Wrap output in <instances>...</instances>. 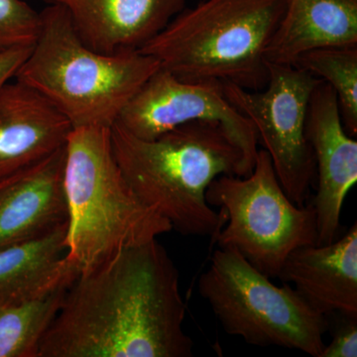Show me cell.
I'll list each match as a JSON object with an SVG mask.
<instances>
[{
  "mask_svg": "<svg viewBox=\"0 0 357 357\" xmlns=\"http://www.w3.org/2000/svg\"><path fill=\"white\" fill-rule=\"evenodd\" d=\"M180 277L157 238L79 274L38 357H191Z\"/></svg>",
  "mask_w": 357,
  "mask_h": 357,
  "instance_id": "1",
  "label": "cell"
},
{
  "mask_svg": "<svg viewBox=\"0 0 357 357\" xmlns=\"http://www.w3.org/2000/svg\"><path fill=\"white\" fill-rule=\"evenodd\" d=\"M110 138L131 189L183 236H215L225 218L206 201L208 185L220 176L244 177L253 169L215 122H190L154 139H141L114 123Z\"/></svg>",
  "mask_w": 357,
  "mask_h": 357,
  "instance_id": "2",
  "label": "cell"
},
{
  "mask_svg": "<svg viewBox=\"0 0 357 357\" xmlns=\"http://www.w3.org/2000/svg\"><path fill=\"white\" fill-rule=\"evenodd\" d=\"M160 69L139 50L107 54L88 46L60 6L40 13L38 35L14 79L35 89L73 128H112L129 100Z\"/></svg>",
  "mask_w": 357,
  "mask_h": 357,
  "instance_id": "3",
  "label": "cell"
},
{
  "mask_svg": "<svg viewBox=\"0 0 357 357\" xmlns=\"http://www.w3.org/2000/svg\"><path fill=\"white\" fill-rule=\"evenodd\" d=\"M110 129L73 128L65 145L67 258L79 274L173 229L131 189L112 151Z\"/></svg>",
  "mask_w": 357,
  "mask_h": 357,
  "instance_id": "4",
  "label": "cell"
},
{
  "mask_svg": "<svg viewBox=\"0 0 357 357\" xmlns=\"http://www.w3.org/2000/svg\"><path fill=\"white\" fill-rule=\"evenodd\" d=\"M287 0H203L183 9L139 51L185 81L264 88L266 52Z\"/></svg>",
  "mask_w": 357,
  "mask_h": 357,
  "instance_id": "5",
  "label": "cell"
},
{
  "mask_svg": "<svg viewBox=\"0 0 357 357\" xmlns=\"http://www.w3.org/2000/svg\"><path fill=\"white\" fill-rule=\"evenodd\" d=\"M199 293L227 335L255 347L321 356L328 317L314 311L287 283L275 285L238 251L218 248L199 279Z\"/></svg>",
  "mask_w": 357,
  "mask_h": 357,
  "instance_id": "6",
  "label": "cell"
},
{
  "mask_svg": "<svg viewBox=\"0 0 357 357\" xmlns=\"http://www.w3.org/2000/svg\"><path fill=\"white\" fill-rule=\"evenodd\" d=\"M206 198L225 218L215 236L218 248L236 249L269 278H279L295 249L318 244L314 206L291 201L262 148L249 175L220 176L208 185Z\"/></svg>",
  "mask_w": 357,
  "mask_h": 357,
  "instance_id": "7",
  "label": "cell"
},
{
  "mask_svg": "<svg viewBox=\"0 0 357 357\" xmlns=\"http://www.w3.org/2000/svg\"><path fill=\"white\" fill-rule=\"evenodd\" d=\"M264 88L223 84L229 102L250 121L258 144L269 154L277 177L291 201L306 206L316 180L307 136L310 102L321 79L292 65L267 62Z\"/></svg>",
  "mask_w": 357,
  "mask_h": 357,
  "instance_id": "8",
  "label": "cell"
},
{
  "mask_svg": "<svg viewBox=\"0 0 357 357\" xmlns=\"http://www.w3.org/2000/svg\"><path fill=\"white\" fill-rule=\"evenodd\" d=\"M196 121L222 126L255 167L259 150L255 128L229 102L218 82L185 81L160 67L129 100L115 123L141 139H154Z\"/></svg>",
  "mask_w": 357,
  "mask_h": 357,
  "instance_id": "9",
  "label": "cell"
},
{
  "mask_svg": "<svg viewBox=\"0 0 357 357\" xmlns=\"http://www.w3.org/2000/svg\"><path fill=\"white\" fill-rule=\"evenodd\" d=\"M307 136L316 167L317 191L311 204L318 244L330 243L340 234L342 206L357 182V142L345 130L337 95L324 82L312 95Z\"/></svg>",
  "mask_w": 357,
  "mask_h": 357,
  "instance_id": "10",
  "label": "cell"
},
{
  "mask_svg": "<svg viewBox=\"0 0 357 357\" xmlns=\"http://www.w3.org/2000/svg\"><path fill=\"white\" fill-rule=\"evenodd\" d=\"M65 146L0 178V248L43 236L68 222Z\"/></svg>",
  "mask_w": 357,
  "mask_h": 357,
  "instance_id": "11",
  "label": "cell"
},
{
  "mask_svg": "<svg viewBox=\"0 0 357 357\" xmlns=\"http://www.w3.org/2000/svg\"><path fill=\"white\" fill-rule=\"evenodd\" d=\"M64 9L77 35L107 54L139 50L188 0H43Z\"/></svg>",
  "mask_w": 357,
  "mask_h": 357,
  "instance_id": "12",
  "label": "cell"
},
{
  "mask_svg": "<svg viewBox=\"0 0 357 357\" xmlns=\"http://www.w3.org/2000/svg\"><path fill=\"white\" fill-rule=\"evenodd\" d=\"M72 126L17 79L0 89V178L38 163L67 143Z\"/></svg>",
  "mask_w": 357,
  "mask_h": 357,
  "instance_id": "13",
  "label": "cell"
},
{
  "mask_svg": "<svg viewBox=\"0 0 357 357\" xmlns=\"http://www.w3.org/2000/svg\"><path fill=\"white\" fill-rule=\"evenodd\" d=\"M279 279L292 283L324 314H357V225L333 243L301 246L289 255Z\"/></svg>",
  "mask_w": 357,
  "mask_h": 357,
  "instance_id": "14",
  "label": "cell"
},
{
  "mask_svg": "<svg viewBox=\"0 0 357 357\" xmlns=\"http://www.w3.org/2000/svg\"><path fill=\"white\" fill-rule=\"evenodd\" d=\"M357 46V0H287L267 62L294 65L307 52Z\"/></svg>",
  "mask_w": 357,
  "mask_h": 357,
  "instance_id": "15",
  "label": "cell"
},
{
  "mask_svg": "<svg viewBox=\"0 0 357 357\" xmlns=\"http://www.w3.org/2000/svg\"><path fill=\"white\" fill-rule=\"evenodd\" d=\"M68 222L0 248V300L27 301L69 287L79 276L67 258Z\"/></svg>",
  "mask_w": 357,
  "mask_h": 357,
  "instance_id": "16",
  "label": "cell"
},
{
  "mask_svg": "<svg viewBox=\"0 0 357 357\" xmlns=\"http://www.w3.org/2000/svg\"><path fill=\"white\" fill-rule=\"evenodd\" d=\"M68 287L27 301L0 300V357H38Z\"/></svg>",
  "mask_w": 357,
  "mask_h": 357,
  "instance_id": "17",
  "label": "cell"
},
{
  "mask_svg": "<svg viewBox=\"0 0 357 357\" xmlns=\"http://www.w3.org/2000/svg\"><path fill=\"white\" fill-rule=\"evenodd\" d=\"M296 67L328 84L337 95L347 132L357 134V46L326 47L307 52Z\"/></svg>",
  "mask_w": 357,
  "mask_h": 357,
  "instance_id": "18",
  "label": "cell"
},
{
  "mask_svg": "<svg viewBox=\"0 0 357 357\" xmlns=\"http://www.w3.org/2000/svg\"><path fill=\"white\" fill-rule=\"evenodd\" d=\"M39 27L40 13L25 0H0V53L31 47Z\"/></svg>",
  "mask_w": 357,
  "mask_h": 357,
  "instance_id": "19",
  "label": "cell"
},
{
  "mask_svg": "<svg viewBox=\"0 0 357 357\" xmlns=\"http://www.w3.org/2000/svg\"><path fill=\"white\" fill-rule=\"evenodd\" d=\"M338 314L340 319L333 328L332 342L325 344L319 357L357 356V314Z\"/></svg>",
  "mask_w": 357,
  "mask_h": 357,
  "instance_id": "20",
  "label": "cell"
},
{
  "mask_svg": "<svg viewBox=\"0 0 357 357\" xmlns=\"http://www.w3.org/2000/svg\"><path fill=\"white\" fill-rule=\"evenodd\" d=\"M31 48L21 47L0 53V89L14 79Z\"/></svg>",
  "mask_w": 357,
  "mask_h": 357,
  "instance_id": "21",
  "label": "cell"
}]
</instances>
